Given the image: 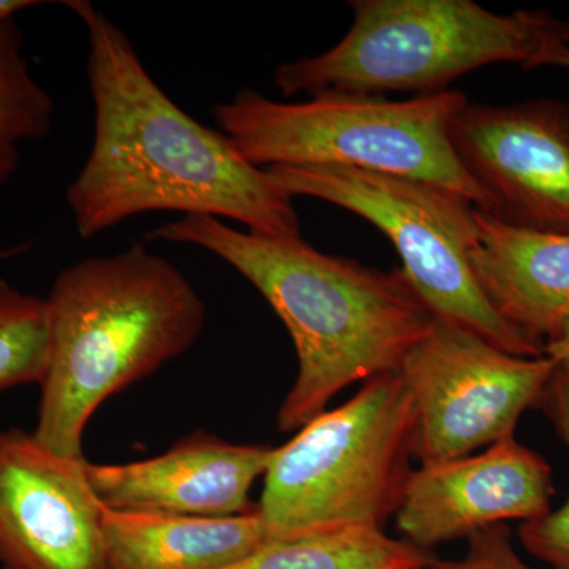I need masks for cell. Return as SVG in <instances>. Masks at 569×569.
<instances>
[{
    "label": "cell",
    "instance_id": "1",
    "mask_svg": "<svg viewBox=\"0 0 569 569\" xmlns=\"http://www.w3.org/2000/svg\"><path fill=\"white\" fill-rule=\"evenodd\" d=\"M88 33L91 152L67 189L82 239L146 212H182L301 238L293 198L157 84L126 32L89 0L63 2Z\"/></svg>",
    "mask_w": 569,
    "mask_h": 569
},
{
    "label": "cell",
    "instance_id": "2",
    "mask_svg": "<svg viewBox=\"0 0 569 569\" xmlns=\"http://www.w3.org/2000/svg\"><path fill=\"white\" fill-rule=\"evenodd\" d=\"M146 239L216 254L246 277L282 320L299 367L277 411L280 432L301 430L350 385L397 372L436 321L402 269L367 268L320 252L302 238L239 231L216 217L183 216Z\"/></svg>",
    "mask_w": 569,
    "mask_h": 569
},
{
    "label": "cell",
    "instance_id": "3",
    "mask_svg": "<svg viewBox=\"0 0 569 569\" xmlns=\"http://www.w3.org/2000/svg\"><path fill=\"white\" fill-rule=\"evenodd\" d=\"M47 302V370L33 437L82 458V437L108 397L189 351L206 305L186 276L148 247L77 261L56 277Z\"/></svg>",
    "mask_w": 569,
    "mask_h": 569
},
{
    "label": "cell",
    "instance_id": "4",
    "mask_svg": "<svg viewBox=\"0 0 569 569\" xmlns=\"http://www.w3.org/2000/svg\"><path fill=\"white\" fill-rule=\"evenodd\" d=\"M468 102L460 91L395 102L383 96L325 92L276 102L246 89L212 116L253 167H346L443 187L489 213L486 194L460 164L449 123Z\"/></svg>",
    "mask_w": 569,
    "mask_h": 569
},
{
    "label": "cell",
    "instance_id": "5",
    "mask_svg": "<svg viewBox=\"0 0 569 569\" xmlns=\"http://www.w3.org/2000/svg\"><path fill=\"white\" fill-rule=\"evenodd\" d=\"M353 22L331 50L283 62V97L325 92L381 96L448 91L463 74L498 62L523 69L550 40L545 10L492 13L473 0H353Z\"/></svg>",
    "mask_w": 569,
    "mask_h": 569
},
{
    "label": "cell",
    "instance_id": "6",
    "mask_svg": "<svg viewBox=\"0 0 569 569\" xmlns=\"http://www.w3.org/2000/svg\"><path fill=\"white\" fill-rule=\"evenodd\" d=\"M415 406L399 372L370 378L276 448L258 512L272 541L343 529L383 530L415 451Z\"/></svg>",
    "mask_w": 569,
    "mask_h": 569
},
{
    "label": "cell",
    "instance_id": "7",
    "mask_svg": "<svg viewBox=\"0 0 569 569\" xmlns=\"http://www.w3.org/2000/svg\"><path fill=\"white\" fill-rule=\"evenodd\" d=\"M269 174L291 198L339 206L377 227L402 258L403 274L437 320L462 326L520 358L545 355L507 323L482 293L470 264L477 211L460 194L415 179L346 167H274Z\"/></svg>",
    "mask_w": 569,
    "mask_h": 569
},
{
    "label": "cell",
    "instance_id": "8",
    "mask_svg": "<svg viewBox=\"0 0 569 569\" xmlns=\"http://www.w3.org/2000/svg\"><path fill=\"white\" fill-rule=\"evenodd\" d=\"M397 372L413 399V458L436 466L515 437L523 411L541 402L556 365L545 355H509L436 318Z\"/></svg>",
    "mask_w": 569,
    "mask_h": 569
},
{
    "label": "cell",
    "instance_id": "9",
    "mask_svg": "<svg viewBox=\"0 0 569 569\" xmlns=\"http://www.w3.org/2000/svg\"><path fill=\"white\" fill-rule=\"evenodd\" d=\"M449 141L501 222L569 234V104L553 99L497 107L470 100Z\"/></svg>",
    "mask_w": 569,
    "mask_h": 569
},
{
    "label": "cell",
    "instance_id": "10",
    "mask_svg": "<svg viewBox=\"0 0 569 569\" xmlns=\"http://www.w3.org/2000/svg\"><path fill=\"white\" fill-rule=\"evenodd\" d=\"M3 569H104L103 505L84 458L44 448L33 433L0 432Z\"/></svg>",
    "mask_w": 569,
    "mask_h": 569
},
{
    "label": "cell",
    "instance_id": "11",
    "mask_svg": "<svg viewBox=\"0 0 569 569\" xmlns=\"http://www.w3.org/2000/svg\"><path fill=\"white\" fill-rule=\"evenodd\" d=\"M552 496L549 463L509 437L479 455L411 470L395 515L397 531L429 552L507 520L541 518Z\"/></svg>",
    "mask_w": 569,
    "mask_h": 569
},
{
    "label": "cell",
    "instance_id": "12",
    "mask_svg": "<svg viewBox=\"0 0 569 569\" xmlns=\"http://www.w3.org/2000/svg\"><path fill=\"white\" fill-rule=\"evenodd\" d=\"M276 448L236 445L197 430L157 458L89 463L86 473L103 507L121 511L230 518L258 508L250 489Z\"/></svg>",
    "mask_w": 569,
    "mask_h": 569
},
{
    "label": "cell",
    "instance_id": "13",
    "mask_svg": "<svg viewBox=\"0 0 569 569\" xmlns=\"http://www.w3.org/2000/svg\"><path fill=\"white\" fill-rule=\"evenodd\" d=\"M470 264L482 293L512 328L545 348L569 320V234L512 227L477 211Z\"/></svg>",
    "mask_w": 569,
    "mask_h": 569
},
{
    "label": "cell",
    "instance_id": "14",
    "mask_svg": "<svg viewBox=\"0 0 569 569\" xmlns=\"http://www.w3.org/2000/svg\"><path fill=\"white\" fill-rule=\"evenodd\" d=\"M104 569H223L272 542L258 508L230 518L103 507Z\"/></svg>",
    "mask_w": 569,
    "mask_h": 569
},
{
    "label": "cell",
    "instance_id": "15",
    "mask_svg": "<svg viewBox=\"0 0 569 569\" xmlns=\"http://www.w3.org/2000/svg\"><path fill=\"white\" fill-rule=\"evenodd\" d=\"M433 561L383 530L343 529L268 542L223 569H427Z\"/></svg>",
    "mask_w": 569,
    "mask_h": 569
},
{
    "label": "cell",
    "instance_id": "16",
    "mask_svg": "<svg viewBox=\"0 0 569 569\" xmlns=\"http://www.w3.org/2000/svg\"><path fill=\"white\" fill-rule=\"evenodd\" d=\"M56 104L32 77L24 40L14 18L0 22V186L21 163V142L48 137Z\"/></svg>",
    "mask_w": 569,
    "mask_h": 569
},
{
    "label": "cell",
    "instance_id": "17",
    "mask_svg": "<svg viewBox=\"0 0 569 569\" xmlns=\"http://www.w3.org/2000/svg\"><path fill=\"white\" fill-rule=\"evenodd\" d=\"M47 302L0 279V391L41 383L48 362Z\"/></svg>",
    "mask_w": 569,
    "mask_h": 569
},
{
    "label": "cell",
    "instance_id": "18",
    "mask_svg": "<svg viewBox=\"0 0 569 569\" xmlns=\"http://www.w3.org/2000/svg\"><path fill=\"white\" fill-rule=\"evenodd\" d=\"M539 406L569 448V381L556 373ZM518 535L523 549L535 559L550 569H569V498L557 511L520 523Z\"/></svg>",
    "mask_w": 569,
    "mask_h": 569
},
{
    "label": "cell",
    "instance_id": "19",
    "mask_svg": "<svg viewBox=\"0 0 569 569\" xmlns=\"http://www.w3.org/2000/svg\"><path fill=\"white\" fill-rule=\"evenodd\" d=\"M427 569H535L529 567L511 541V531L505 523L489 527L468 538L462 559L433 561Z\"/></svg>",
    "mask_w": 569,
    "mask_h": 569
},
{
    "label": "cell",
    "instance_id": "20",
    "mask_svg": "<svg viewBox=\"0 0 569 569\" xmlns=\"http://www.w3.org/2000/svg\"><path fill=\"white\" fill-rule=\"evenodd\" d=\"M542 351L556 365L557 376L569 381V320L561 328L559 335L545 343Z\"/></svg>",
    "mask_w": 569,
    "mask_h": 569
},
{
    "label": "cell",
    "instance_id": "21",
    "mask_svg": "<svg viewBox=\"0 0 569 569\" xmlns=\"http://www.w3.org/2000/svg\"><path fill=\"white\" fill-rule=\"evenodd\" d=\"M538 67H557V69L569 71L568 48L557 41H548L526 70L538 69Z\"/></svg>",
    "mask_w": 569,
    "mask_h": 569
},
{
    "label": "cell",
    "instance_id": "22",
    "mask_svg": "<svg viewBox=\"0 0 569 569\" xmlns=\"http://www.w3.org/2000/svg\"><path fill=\"white\" fill-rule=\"evenodd\" d=\"M36 6H39V2H32V0H0V22L10 20L20 11Z\"/></svg>",
    "mask_w": 569,
    "mask_h": 569
},
{
    "label": "cell",
    "instance_id": "23",
    "mask_svg": "<svg viewBox=\"0 0 569 569\" xmlns=\"http://www.w3.org/2000/svg\"><path fill=\"white\" fill-rule=\"evenodd\" d=\"M550 39L557 41V43L563 44V47H567L569 50V20L561 21L556 18L552 24V31H550Z\"/></svg>",
    "mask_w": 569,
    "mask_h": 569
}]
</instances>
